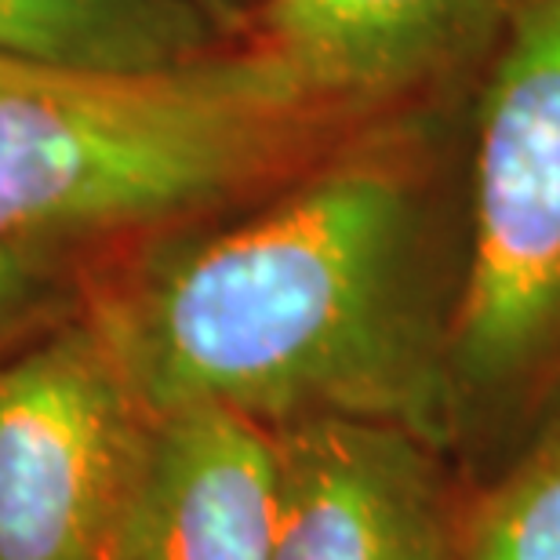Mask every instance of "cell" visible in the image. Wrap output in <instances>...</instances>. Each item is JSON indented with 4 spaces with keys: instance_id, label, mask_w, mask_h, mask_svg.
<instances>
[{
    "instance_id": "6da1fadb",
    "label": "cell",
    "mask_w": 560,
    "mask_h": 560,
    "mask_svg": "<svg viewBox=\"0 0 560 560\" xmlns=\"http://www.w3.org/2000/svg\"><path fill=\"white\" fill-rule=\"evenodd\" d=\"M477 77L372 117L237 208L142 237L88 306L142 405L270 430L394 422L444 447Z\"/></svg>"
},
{
    "instance_id": "7a4b0ae2",
    "label": "cell",
    "mask_w": 560,
    "mask_h": 560,
    "mask_svg": "<svg viewBox=\"0 0 560 560\" xmlns=\"http://www.w3.org/2000/svg\"><path fill=\"white\" fill-rule=\"evenodd\" d=\"M372 117L324 103L226 37L178 70L8 95L0 244L153 237L219 215L284 183Z\"/></svg>"
},
{
    "instance_id": "3957f363",
    "label": "cell",
    "mask_w": 560,
    "mask_h": 560,
    "mask_svg": "<svg viewBox=\"0 0 560 560\" xmlns=\"http://www.w3.org/2000/svg\"><path fill=\"white\" fill-rule=\"evenodd\" d=\"M560 400V0H524L469 114V273L444 372V452L469 491Z\"/></svg>"
},
{
    "instance_id": "277c9868",
    "label": "cell",
    "mask_w": 560,
    "mask_h": 560,
    "mask_svg": "<svg viewBox=\"0 0 560 560\" xmlns=\"http://www.w3.org/2000/svg\"><path fill=\"white\" fill-rule=\"evenodd\" d=\"M150 422L88 313L0 364V560H109Z\"/></svg>"
},
{
    "instance_id": "5b68a950",
    "label": "cell",
    "mask_w": 560,
    "mask_h": 560,
    "mask_svg": "<svg viewBox=\"0 0 560 560\" xmlns=\"http://www.w3.org/2000/svg\"><path fill=\"white\" fill-rule=\"evenodd\" d=\"M270 560H466L469 491L452 455L408 425H277Z\"/></svg>"
},
{
    "instance_id": "8992f818",
    "label": "cell",
    "mask_w": 560,
    "mask_h": 560,
    "mask_svg": "<svg viewBox=\"0 0 560 560\" xmlns=\"http://www.w3.org/2000/svg\"><path fill=\"white\" fill-rule=\"evenodd\" d=\"M524 0H259L226 40L324 103L378 114L485 70Z\"/></svg>"
},
{
    "instance_id": "52a82bcc",
    "label": "cell",
    "mask_w": 560,
    "mask_h": 560,
    "mask_svg": "<svg viewBox=\"0 0 560 560\" xmlns=\"http://www.w3.org/2000/svg\"><path fill=\"white\" fill-rule=\"evenodd\" d=\"M273 430L237 411H153L109 560H270Z\"/></svg>"
},
{
    "instance_id": "ba28073f",
    "label": "cell",
    "mask_w": 560,
    "mask_h": 560,
    "mask_svg": "<svg viewBox=\"0 0 560 560\" xmlns=\"http://www.w3.org/2000/svg\"><path fill=\"white\" fill-rule=\"evenodd\" d=\"M226 26L197 0H0V55L84 77L200 62Z\"/></svg>"
},
{
    "instance_id": "9c48e42d",
    "label": "cell",
    "mask_w": 560,
    "mask_h": 560,
    "mask_svg": "<svg viewBox=\"0 0 560 560\" xmlns=\"http://www.w3.org/2000/svg\"><path fill=\"white\" fill-rule=\"evenodd\" d=\"M466 560H560V400L469 499Z\"/></svg>"
},
{
    "instance_id": "30bf717a",
    "label": "cell",
    "mask_w": 560,
    "mask_h": 560,
    "mask_svg": "<svg viewBox=\"0 0 560 560\" xmlns=\"http://www.w3.org/2000/svg\"><path fill=\"white\" fill-rule=\"evenodd\" d=\"M44 277L40 244H0V331L37 302Z\"/></svg>"
},
{
    "instance_id": "8fae6325",
    "label": "cell",
    "mask_w": 560,
    "mask_h": 560,
    "mask_svg": "<svg viewBox=\"0 0 560 560\" xmlns=\"http://www.w3.org/2000/svg\"><path fill=\"white\" fill-rule=\"evenodd\" d=\"M84 81V73H62V70H44V66L19 62L0 55V98L8 95H26V92H51V88H70Z\"/></svg>"
},
{
    "instance_id": "7c38bea8",
    "label": "cell",
    "mask_w": 560,
    "mask_h": 560,
    "mask_svg": "<svg viewBox=\"0 0 560 560\" xmlns=\"http://www.w3.org/2000/svg\"><path fill=\"white\" fill-rule=\"evenodd\" d=\"M255 4H259V0H255ZM255 4H252V8H255Z\"/></svg>"
}]
</instances>
